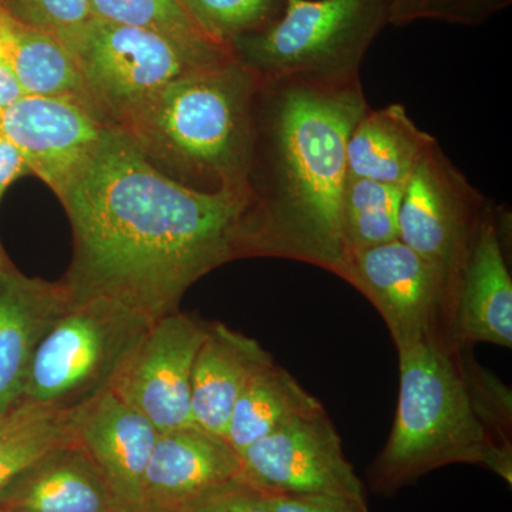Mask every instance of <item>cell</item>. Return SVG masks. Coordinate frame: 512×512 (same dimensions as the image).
I'll return each instance as SVG.
<instances>
[{
    "label": "cell",
    "mask_w": 512,
    "mask_h": 512,
    "mask_svg": "<svg viewBox=\"0 0 512 512\" xmlns=\"http://www.w3.org/2000/svg\"><path fill=\"white\" fill-rule=\"evenodd\" d=\"M0 512H116L109 484L72 439L49 448L0 487Z\"/></svg>",
    "instance_id": "cell-17"
},
{
    "label": "cell",
    "mask_w": 512,
    "mask_h": 512,
    "mask_svg": "<svg viewBox=\"0 0 512 512\" xmlns=\"http://www.w3.org/2000/svg\"><path fill=\"white\" fill-rule=\"evenodd\" d=\"M369 110L359 73L259 82L242 256H281L338 272L346 147Z\"/></svg>",
    "instance_id": "cell-2"
},
{
    "label": "cell",
    "mask_w": 512,
    "mask_h": 512,
    "mask_svg": "<svg viewBox=\"0 0 512 512\" xmlns=\"http://www.w3.org/2000/svg\"><path fill=\"white\" fill-rule=\"evenodd\" d=\"M26 174H30V170L23 154L8 140L0 137V202L10 184ZM6 258L9 256L0 242V261Z\"/></svg>",
    "instance_id": "cell-30"
},
{
    "label": "cell",
    "mask_w": 512,
    "mask_h": 512,
    "mask_svg": "<svg viewBox=\"0 0 512 512\" xmlns=\"http://www.w3.org/2000/svg\"><path fill=\"white\" fill-rule=\"evenodd\" d=\"M403 191L399 185L348 177L342 198L345 256L399 239Z\"/></svg>",
    "instance_id": "cell-24"
},
{
    "label": "cell",
    "mask_w": 512,
    "mask_h": 512,
    "mask_svg": "<svg viewBox=\"0 0 512 512\" xmlns=\"http://www.w3.org/2000/svg\"><path fill=\"white\" fill-rule=\"evenodd\" d=\"M271 512H369L362 507L332 495L266 494Z\"/></svg>",
    "instance_id": "cell-29"
},
{
    "label": "cell",
    "mask_w": 512,
    "mask_h": 512,
    "mask_svg": "<svg viewBox=\"0 0 512 512\" xmlns=\"http://www.w3.org/2000/svg\"><path fill=\"white\" fill-rule=\"evenodd\" d=\"M436 141L416 126L402 104L369 110L350 133L348 177L404 187Z\"/></svg>",
    "instance_id": "cell-19"
},
{
    "label": "cell",
    "mask_w": 512,
    "mask_h": 512,
    "mask_svg": "<svg viewBox=\"0 0 512 512\" xmlns=\"http://www.w3.org/2000/svg\"><path fill=\"white\" fill-rule=\"evenodd\" d=\"M208 325L180 311L156 320L111 383V392L158 433L194 426L192 367Z\"/></svg>",
    "instance_id": "cell-10"
},
{
    "label": "cell",
    "mask_w": 512,
    "mask_h": 512,
    "mask_svg": "<svg viewBox=\"0 0 512 512\" xmlns=\"http://www.w3.org/2000/svg\"><path fill=\"white\" fill-rule=\"evenodd\" d=\"M512 0H387V23L407 26L419 20L476 26L507 9Z\"/></svg>",
    "instance_id": "cell-26"
},
{
    "label": "cell",
    "mask_w": 512,
    "mask_h": 512,
    "mask_svg": "<svg viewBox=\"0 0 512 512\" xmlns=\"http://www.w3.org/2000/svg\"><path fill=\"white\" fill-rule=\"evenodd\" d=\"M487 205L437 141L404 185L399 239L439 269L451 296Z\"/></svg>",
    "instance_id": "cell-8"
},
{
    "label": "cell",
    "mask_w": 512,
    "mask_h": 512,
    "mask_svg": "<svg viewBox=\"0 0 512 512\" xmlns=\"http://www.w3.org/2000/svg\"><path fill=\"white\" fill-rule=\"evenodd\" d=\"M90 5L94 18L153 30L208 62L234 56L231 47L214 42L202 32L183 0H90Z\"/></svg>",
    "instance_id": "cell-22"
},
{
    "label": "cell",
    "mask_w": 512,
    "mask_h": 512,
    "mask_svg": "<svg viewBox=\"0 0 512 512\" xmlns=\"http://www.w3.org/2000/svg\"><path fill=\"white\" fill-rule=\"evenodd\" d=\"M320 410L323 406L318 399L306 392L284 367L272 362L252 377L239 396L225 440L239 454L285 424Z\"/></svg>",
    "instance_id": "cell-21"
},
{
    "label": "cell",
    "mask_w": 512,
    "mask_h": 512,
    "mask_svg": "<svg viewBox=\"0 0 512 512\" xmlns=\"http://www.w3.org/2000/svg\"><path fill=\"white\" fill-rule=\"evenodd\" d=\"M0 55L8 62L26 96L70 100L94 113L69 47L56 36L13 19L3 9Z\"/></svg>",
    "instance_id": "cell-20"
},
{
    "label": "cell",
    "mask_w": 512,
    "mask_h": 512,
    "mask_svg": "<svg viewBox=\"0 0 512 512\" xmlns=\"http://www.w3.org/2000/svg\"><path fill=\"white\" fill-rule=\"evenodd\" d=\"M450 306L458 342L511 348L512 281L490 204L471 239Z\"/></svg>",
    "instance_id": "cell-14"
},
{
    "label": "cell",
    "mask_w": 512,
    "mask_h": 512,
    "mask_svg": "<svg viewBox=\"0 0 512 512\" xmlns=\"http://www.w3.org/2000/svg\"><path fill=\"white\" fill-rule=\"evenodd\" d=\"M336 275L376 306L397 348L437 338L441 313L450 306V286L436 266L400 239L346 255Z\"/></svg>",
    "instance_id": "cell-11"
},
{
    "label": "cell",
    "mask_w": 512,
    "mask_h": 512,
    "mask_svg": "<svg viewBox=\"0 0 512 512\" xmlns=\"http://www.w3.org/2000/svg\"><path fill=\"white\" fill-rule=\"evenodd\" d=\"M274 362L258 340L221 322L208 325L191 377L192 423L225 439L232 410L252 377Z\"/></svg>",
    "instance_id": "cell-18"
},
{
    "label": "cell",
    "mask_w": 512,
    "mask_h": 512,
    "mask_svg": "<svg viewBox=\"0 0 512 512\" xmlns=\"http://www.w3.org/2000/svg\"><path fill=\"white\" fill-rule=\"evenodd\" d=\"M241 474V456L222 437L197 426L160 433L144 477L143 512H174Z\"/></svg>",
    "instance_id": "cell-16"
},
{
    "label": "cell",
    "mask_w": 512,
    "mask_h": 512,
    "mask_svg": "<svg viewBox=\"0 0 512 512\" xmlns=\"http://www.w3.org/2000/svg\"><path fill=\"white\" fill-rule=\"evenodd\" d=\"M239 456L241 476L266 494L332 495L367 507L365 487L325 409L285 424Z\"/></svg>",
    "instance_id": "cell-9"
},
{
    "label": "cell",
    "mask_w": 512,
    "mask_h": 512,
    "mask_svg": "<svg viewBox=\"0 0 512 512\" xmlns=\"http://www.w3.org/2000/svg\"><path fill=\"white\" fill-rule=\"evenodd\" d=\"M387 25V0H285L261 32L232 40L235 59L264 80L359 73L367 49Z\"/></svg>",
    "instance_id": "cell-6"
},
{
    "label": "cell",
    "mask_w": 512,
    "mask_h": 512,
    "mask_svg": "<svg viewBox=\"0 0 512 512\" xmlns=\"http://www.w3.org/2000/svg\"><path fill=\"white\" fill-rule=\"evenodd\" d=\"M0 9L63 43L94 19L90 0H0Z\"/></svg>",
    "instance_id": "cell-27"
},
{
    "label": "cell",
    "mask_w": 512,
    "mask_h": 512,
    "mask_svg": "<svg viewBox=\"0 0 512 512\" xmlns=\"http://www.w3.org/2000/svg\"><path fill=\"white\" fill-rule=\"evenodd\" d=\"M70 301L113 299L158 320L178 312L202 276L242 258L247 187L202 191L158 170L120 127L67 185Z\"/></svg>",
    "instance_id": "cell-1"
},
{
    "label": "cell",
    "mask_w": 512,
    "mask_h": 512,
    "mask_svg": "<svg viewBox=\"0 0 512 512\" xmlns=\"http://www.w3.org/2000/svg\"><path fill=\"white\" fill-rule=\"evenodd\" d=\"M174 512H271L268 495L239 476L185 501Z\"/></svg>",
    "instance_id": "cell-28"
},
{
    "label": "cell",
    "mask_w": 512,
    "mask_h": 512,
    "mask_svg": "<svg viewBox=\"0 0 512 512\" xmlns=\"http://www.w3.org/2000/svg\"><path fill=\"white\" fill-rule=\"evenodd\" d=\"M202 32L220 45L261 32L281 16L285 0H183ZM231 47V46H229Z\"/></svg>",
    "instance_id": "cell-25"
},
{
    "label": "cell",
    "mask_w": 512,
    "mask_h": 512,
    "mask_svg": "<svg viewBox=\"0 0 512 512\" xmlns=\"http://www.w3.org/2000/svg\"><path fill=\"white\" fill-rule=\"evenodd\" d=\"M64 45L79 66L94 113L116 127L133 119L181 74L215 63L192 55L170 37L153 30L97 18Z\"/></svg>",
    "instance_id": "cell-7"
},
{
    "label": "cell",
    "mask_w": 512,
    "mask_h": 512,
    "mask_svg": "<svg viewBox=\"0 0 512 512\" xmlns=\"http://www.w3.org/2000/svg\"><path fill=\"white\" fill-rule=\"evenodd\" d=\"M154 322L113 299L70 301L37 346L22 399L70 412L110 390Z\"/></svg>",
    "instance_id": "cell-5"
},
{
    "label": "cell",
    "mask_w": 512,
    "mask_h": 512,
    "mask_svg": "<svg viewBox=\"0 0 512 512\" xmlns=\"http://www.w3.org/2000/svg\"><path fill=\"white\" fill-rule=\"evenodd\" d=\"M26 96L19 86L15 74L10 69L8 62L0 55V106H8Z\"/></svg>",
    "instance_id": "cell-31"
},
{
    "label": "cell",
    "mask_w": 512,
    "mask_h": 512,
    "mask_svg": "<svg viewBox=\"0 0 512 512\" xmlns=\"http://www.w3.org/2000/svg\"><path fill=\"white\" fill-rule=\"evenodd\" d=\"M259 79L235 56L168 83L121 130L198 190L247 187Z\"/></svg>",
    "instance_id": "cell-3"
},
{
    "label": "cell",
    "mask_w": 512,
    "mask_h": 512,
    "mask_svg": "<svg viewBox=\"0 0 512 512\" xmlns=\"http://www.w3.org/2000/svg\"><path fill=\"white\" fill-rule=\"evenodd\" d=\"M400 389L392 433L376 463L373 488L392 493L447 466L477 464L512 483L508 441H497L481 419L466 375L439 338L400 346Z\"/></svg>",
    "instance_id": "cell-4"
},
{
    "label": "cell",
    "mask_w": 512,
    "mask_h": 512,
    "mask_svg": "<svg viewBox=\"0 0 512 512\" xmlns=\"http://www.w3.org/2000/svg\"><path fill=\"white\" fill-rule=\"evenodd\" d=\"M107 126L70 100L23 96L0 106V137L18 148L30 174L59 198L99 146Z\"/></svg>",
    "instance_id": "cell-12"
},
{
    "label": "cell",
    "mask_w": 512,
    "mask_h": 512,
    "mask_svg": "<svg viewBox=\"0 0 512 512\" xmlns=\"http://www.w3.org/2000/svg\"><path fill=\"white\" fill-rule=\"evenodd\" d=\"M69 302L63 282L29 278L9 258L0 261V412L22 399L37 346Z\"/></svg>",
    "instance_id": "cell-15"
},
{
    "label": "cell",
    "mask_w": 512,
    "mask_h": 512,
    "mask_svg": "<svg viewBox=\"0 0 512 512\" xmlns=\"http://www.w3.org/2000/svg\"><path fill=\"white\" fill-rule=\"evenodd\" d=\"M72 439L69 412L18 400L0 412V487L49 448Z\"/></svg>",
    "instance_id": "cell-23"
},
{
    "label": "cell",
    "mask_w": 512,
    "mask_h": 512,
    "mask_svg": "<svg viewBox=\"0 0 512 512\" xmlns=\"http://www.w3.org/2000/svg\"><path fill=\"white\" fill-rule=\"evenodd\" d=\"M73 439L109 484L116 512H143L144 477L158 437L153 424L106 390L70 410Z\"/></svg>",
    "instance_id": "cell-13"
}]
</instances>
